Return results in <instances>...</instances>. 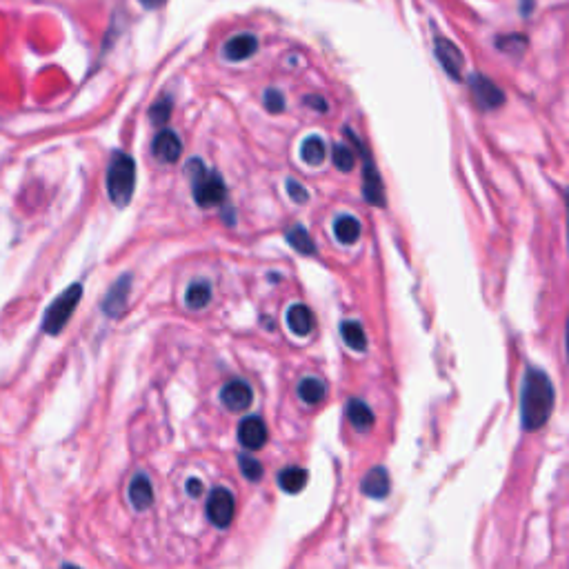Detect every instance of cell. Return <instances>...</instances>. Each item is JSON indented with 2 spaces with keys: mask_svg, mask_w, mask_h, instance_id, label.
Wrapping results in <instances>:
<instances>
[{
  "mask_svg": "<svg viewBox=\"0 0 569 569\" xmlns=\"http://www.w3.org/2000/svg\"><path fill=\"white\" fill-rule=\"evenodd\" d=\"M554 409V385L541 369H527L523 396H521V418L527 432L541 429Z\"/></svg>",
  "mask_w": 569,
  "mask_h": 569,
  "instance_id": "1",
  "label": "cell"
},
{
  "mask_svg": "<svg viewBox=\"0 0 569 569\" xmlns=\"http://www.w3.org/2000/svg\"><path fill=\"white\" fill-rule=\"evenodd\" d=\"M136 187V163L132 156L114 152L107 167V194L116 207L129 205Z\"/></svg>",
  "mask_w": 569,
  "mask_h": 569,
  "instance_id": "2",
  "label": "cell"
},
{
  "mask_svg": "<svg viewBox=\"0 0 569 569\" xmlns=\"http://www.w3.org/2000/svg\"><path fill=\"white\" fill-rule=\"evenodd\" d=\"M187 174L192 178V192H194V201L201 207H214L218 203L225 201L227 196V187L221 181V176L216 172H209V169L203 165V161L198 158H192L187 165Z\"/></svg>",
  "mask_w": 569,
  "mask_h": 569,
  "instance_id": "3",
  "label": "cell"
},
{
  "mask_svg": "<svg viewBox=\"0 0 569 569\" xmlns=\"http://www.w3.org/2000/svg\"><path fill=\"white\" fill-rule=\"evenodd\" d=\"M83 298V285L74 283L72 287H67L63 294H58L54 298V303L47 307V312L43 314V332L49 336H58L67 327L69 318L76 312L78 303Z\"/></svg>",
  "mask_w": 569,
  "mask_h": 569,
  "instance_id": "4",
  "label": "cell"
},
{
  "mask_svg": "<svg viewBox=\"0 0 569 569\" xmlns=\"http://www.w3.org/2000/svg\"><path fill=\"white\" fill-rule=\"evenodd\" d=\"M234 496L225 487H216L212 494H209L207 501V516L218 529H225L232 525L234 521Z\"/></svg>",
  "mask_w": 569,
  "mask_h": 569,
  "instance_id": "5",
  "label": "cell"
},
{
  "mask_svg": "<svg viewBox=\"0 0 569 569\" xmlns=\"http://www.w3.org/2000/svg\"><path fill=\"white\" fill-rule=\"evenodd\" d=\"M347 136L352 138V141L356 143V147L361 149L363 158H365V185H363L365 201H367V203H372V205L383 207V205H385V189H383V183H381V176H378L376 167H374L372 156H369V152H367V149L363 147V143L358 141V138H356L352 132H349V129H347Z\"/></svg>",
  "mask_w": 569,
  "mask_h": 569,
  "instance_id": "6",
  "label": "cell"
},
{
  "mask_svg": "<svg viewBox=\"0 0 569 569\" xmlns=\"http://www.w3.org/2000/svg\"><path fill=\"white\" fill-rule=\"evenodd\" d=\"M469 85H472L474 98H476V103L481 105V109H496L505 103V94L492 81H489V78L474 74L472 78H469Z\"/></svg>",
  "mask_w": 569,
  "mask_h": 569,
  "instance_id": "7",
  "label": "cell"
},
{
  "mask_svg": "<svg viewBox=\"0 0 569 569\" xmlns=\"http://www.w3.org/2000/svg\"><path fill=\"white\" fill-rule=\"evenodd\" d=\"M129 289H132V276H129V274L118 278V281L112 285V289H109L107 296H105V301H103V312L109 318H118L125 312Z\"/></svg>",
  "mask_w": 569,
  "mask_h": 569,
  "instance_id": "8",
  "label": "cell"
},
{
  "mask_svg": "<svg viewBox=\"0 0 569 569\" xmlns=\"http://www.w3.org/2000/svg\"><path fill=\"white\" fill-rule=\"evenodd\" d=\"M221 401L227 409H232V412H245L249 409L254 401V394H252V387H249L245 381H232L223 387L221 392Z\"/></svg>",
  "mask_w": 569,
  "mask_h": 569,
  "instance_id": "9",
  "label": "cell"
},
{
  "mask_svg": "<svg viewBox=\"0 0 569 569\" xmlns=\"http://www.w3.org/2000/svg\"><path fill=\"white\" fill-rule=\"evenodd\" d=\"M436 56L441 61L445 72L454 78V81H461V69H463V54L452 41L447 38H436Z\"/></svg>",
  "mask_w": 569,
  "mask_h": 569,
  "instance_id": "10",
  "label": "cell"
},
{
  "mask_svg": "<svg viewBox=\"0 0 569 569\" xmlns=\"http://www.w3.org/2000/svg\"><path fill=\"white\" fill-rule=\"evenodd\" d=\"M154 156L161 163H176L183 154L181 138H178L172 129H163L161 134L154 138Z\"/></svg>",
  "mask_w": 569,
  "mask_h": 569,
  "instance_id": "11",
  "label": "cell"
},
{
  "mask_svg": "<svg viewBox=\"0 0 569 569\" xmlns=\"http://www.w3.org/2000/svg\"><path fill=\"white\" fill-rule=\"evenodd\" d=\"M238 441L247 449H261L267 443V427L261 416H249L238 427Z\"/></svg>",
  "mask_w": 569,
  "mask_h": 569,
  "instance_id": "12",
  "label": "cell"
},
{
  "mask_svg": "<svg viewBox=\"0 0 569 569\" xmlns=\"http://www.w3.org/2000/svg\"><path fill=\"white\" fill-rule=\"evenodd\" d=\"M256 49H258L256 36H252V34H238V36L232 38V41H227L223 54H225L227 61L238 63V61H245V58H249V56H254Z\"/></svg>",
  "mask_w": 569,
  "mask_h": 569,
  "instance_id": "13",
  "label": "cell"
},
{
  "mask_svg": "<svg viewBox=\"0 0 569 569\" xmlns=\"http://www.w3.org/2000/svg\"><path fill=\"white\" fill-rule=\"evenodd\" d=\"M287 325L296 336H309L314 329V316L305 305H292L287 312Z\"/></svg>",
  "mask_w": 569,
  "mask_h": 569,
  "instance_id": "14",
  "label": "cell"
},
{
  "mask_svg": "<svg viewBox=\"0 0 569 569\" xmlns=\"http://www.w3.org/2000/svg\"><path fill=\"white\" fill-rule=\"evenodd\" d=\"M129 501H132V505L136 509H147V507H152L154 503V489H152V483H149V478L143 476V474H138L132 485H129Z\"/></svg>",
  "mask_w": 569,
  "mask_h": 569,
  "instance_id": "15",
  "label": "cell"
},
{
  "mask_svg": "<svg viewBox=\"0 0 569 569\" xmlns=\"http://www.w3.org/2000/svg\"><path fill=\"white\" fill-rule=\"evenodd\" d=\"M363 492L372 498H385L389 494V474L385 467H374L363 478Z\"/></svg>",
  "mask_w": 569,
  "mask_h": 569,
  "instance_id": "16",
  "label": "cell"
},
{
  "mask_svg": "<svg viewBox=\"0 0 569 569\" xmlns=\"http://www.w3.org/2000/svg\"><path fill=\"white\" fill-rule=\"evenodd\" d=\"M347 418L358 432H367V429L374 425V412L367 407V403L358 401V398H352V401L347 403Z\"/></svg>",
  "mask_w": 569,
  "mask_h": 569,
  "instance_id": "17",
  "label": "cell"
},
{
  "mask_svg": "<svg viewBox=\"0 0 569 569\" xmlns=\"http://www.w3.org/2000/svg\"><path fill=\"white\" fill-rule=\"evenodd\" d=\"M334 234L343 245H354L361 238V223L352 216H341L334 223Z\"/></svg>",
  "mask_w": 569,
  "mask_h": 569,
  "instance_id": "18",
  "label": "cell"
},
{
  "mask_svg": "<svg viewBox=\"0 0 569 569\" xmlns=\"http://www.w3.org/2000/svg\"><path fill=\"white\" fill-rule=\"evenodd\" d=\"M278 485L287 494H298L307 485V472L301 467H287L285 472L278 474Z\"/></svg>",
  "mask_w": 569,
  "mask_h": 569,
  "instance_id": "19",
  "label": "cell"
},
{
  "mask_svg": "<svg viewBox=\"0 0 569 569\" xmlns=\"http://www.w3.org/2000/svg\"><path fill=\"white\" fill-rule=\"evenodd\" d=\"M341 334L345 338V343L352 349H356V352H365L367 349V336H365V329L361 323L345 321L341 325Z\"/></svg>",
  "mask_w": 569,
  "mask_h": 569,
  "instance_id": "20",
  "label": "cell"
},
{
  "mask_svg": "<svg viewBox=\"0 0 569 569\" xmlns=\"http://www.w3.org/2000/svg\"><path fill=\"white\" fill-rule=\"evenodd\" d=\"M209 298H212V287H209L207 281H198L189 285L185 303L189 309H203L209 303Z\"/></svg>",
  "mask_w": 569,
  "mask_h": 569,
  "instance_id": "21",
  "label": "cell"
},
{
  "mask_svg": "<svg viewBox=\"0 0 569 569\" xmlns=\"http://www.w3.org/2000/svg\"><path fill=\"white\" fill-rule=\"evenodd\" d=\"M298 396L303 398L307 405H318L325 398V385L318 378H305L298 385Z\"/></svg>",
  "mask_w": 569,
  "mask_h": 569,
  "instance_id": "22",
  "label": "cell"
},
{
  "mask_svg": "<svg viewBox=\"0 0 569 569\" xmlns=\"http://www.w3.org/2000/svg\"><path fill=\"white\" fill-rule=\"evenodd\" d=\"M301 156L307 165H321L325 161V141L318 136H309L303 143Z\"/></svg>",
  "mask_w": 569,
  "mask_h": 569,
  "instance_id": "23",
  "label": "cell"
},
{
  "mask_svg": "<svg viewBox=\"0 0 569 569\" xmlns=\"http://www.w3.org/2000/svg\"><path fill=\"white\" fill-rule=\"evenodd\" d=\"M287 241H289V245L296 249V252H301V254L312 256L316 252V245L312 241V236H309L305 232V227H301V225L294 227L292 232H287Z\"/></svg>",
  "mask_w": 569,
  "mask_h": 569,
  "instance_id": "24",
  "label": "cell"
},
{
  "mask_svg": "<svg viewBox=\"0 0 569 569\" xmlns=\"http://www.w3.org/2000/svg\"><path fill=\"white\" fill-rule=\"evenodd\" d=\"M238 463H241V472H243V476L247 478V481H252V483L261 481V478H263V467H261V463L256 461V458L247 456V454H241V456H238Z\"/></svg>",
  "mask_w": 569,
  "mask_h": 569,
  "instance_id": "25",
  "label": "cell"
},
{
  "mask_svg": "<svg viewBox=\"0 0 569 569\" xmlns=\"http://www.w3.org/2000/svg\"><path fill=\"white\" fill-rule=\"evenodd\" d=\"M334 165L341 169V172H352L356 165V158L352 154V149H347L345 145H336L334 147Z\"/></svg>",
  "mask_w": 569,
  "mask_h": 569,
  "instance_id": "26",
  "label": "cell"
},
{
  "mask_svg": "<svg viewBox=\"0 0 569 569\" xmlns=\"http://www.w3.org/2000/svg\"><path fill=\"white\" fill-rule=\"evenodd\" d=\"M496 47H501L503 52L516 56V54H523V52H525L527 41H525L523 36H505V38H498Z\"/></svg>",
  "mask_w": 569,
  "mask_h": 569,
  "instance_id": "27",
  "label": "cell"
},
{
  "mask_svg": "<svg viewBox=\"0 0 569 569\" xmlns=\"http://www.w3.org/2000/svg\"><path fill=\"white\" fill-rule=\"evenodd\" d=\"M265 107H267V112L281 114L283 109H285V96L278 92V89H267V92H265Z\"/></svg>",
  "mask_w": 569,
  "mask_h": 569,
  "instance_id": "28",
  "label": "cell"
},
{
  "mask_svg": "<svg viewBox=\"0 0 569 569\" xmlns=\"http://www.w3.org/2000/svg\"><path fill=\"white\" fill-rule=\"evenodd\" d=\"M169 114H172V103H169L167 98H163V101H158L152 107V112H149V118H152L156 125H165L169 121Z\"/></svg>",
  "mask_w": 569,
  "mask_h": 569,
  "instance_id": "29",
  "label": "cell"
},
{
  "mask_svg": "<svg viewBox=\"0 0 569 569\" xmlns=\"http://www.w3.org/2000/svg\"><path fill=\"white\" fill-rule=\"evenodd\" d=\"M287 192H289V196H292V201L298 205H303L309 201L307 189L303 185H298L296 181H287Z\"/></svg>",
  "mask_w": 569,
  "mask_h": 569,
  "instance_id": "30",
  "label": "cell"
},
{
  "mask_svg": "<svg viewBox=\"0 0 569 569\" xmlns=\"http://www.w3.org/2000/svg\"><path fill=\"white\" fill-rule=\"evenodd\" d=\"M187 494L194 496V498L201 496L203 494V483L198 481V478H189V481H187Z\"/></svg>",
  "mask_w": 569,
  "mask_h": 569,
  "instance_id": "31",
  "label": "cell"
},
{
  "mask_svg": "<svg viewBox=\"0 0 569 569\" xmlns=\"http://www.w3.org/2000/svg\"><path fill=\"white\" fill-rule=\"evenodd\" d=\"M305 103L312 107V109H316V112H327V103L323 101V98H318V96H307L305 98Z\"/></svg>",
  "mask_w": 569,
  "mask_h": 569,
  "instance_id": "32",
  "label": "cell"
},
{
  "mask_svg": "<svg viewBox=\"0 0 569 569\" xmlns=\"http://www.w3.org/2000/svg\"><path fill=\"white\" fill-rule=\"evenodd\" d=\"M138 3H141L147 9H156V7H161L165 0H138Z\"/></svg>",
  "mask_w": 569,
  "mask_h": 569,
  "instance_id": "33",
  "label": "cell"
}]
</instances>
